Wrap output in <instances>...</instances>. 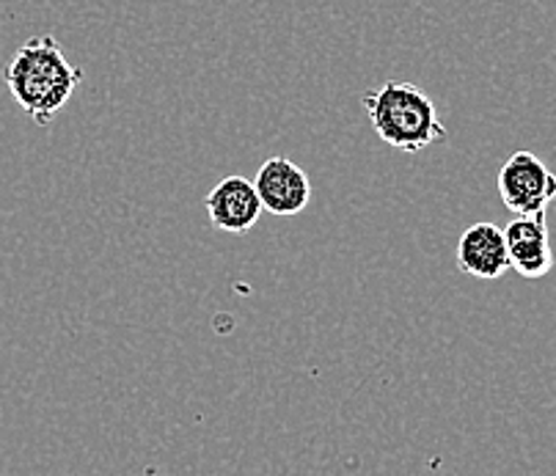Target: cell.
<instances>
[{
    "label": "cell",
    "mask_w": 556,
    "mask_h": 476,
    "mask_svg": "<svg viewBox=\"0 0 556 476\" xmlns=\"http://www.w3.org/2000/svg\"><path fill=\"white\" fill-rule=\"evenodd\" d=\"M256 196L262 201V210L276 215V218H292L301 215L312 201V183L308 174L290 158H270L262 163L254 179Z\"/></svg>",
    "instance_id": "4"
},
{
    "label": "cell",
    "mask_w": 556,
    "mask_h": 476,
    "mask_svg": "<svg viewBox=\"0 0 556 476\" xmlns=\"http://www.w3.org/2000/svg\"><path fill=\"white\" fill-rule=\"evenodd\" d=\"M362 105L380 141L389 143L391 149L416 154L446 138V127L439 118V111L414 83H386L378 91L364 95Z\"/></svg>",
    "instance_id": "2"
},
{
    "label": "cell",
    "mask_w": 556,
    "mask_h": 476,
    "mask_svg": "<svg viewBox=\"0 0 556 476\" xmlns=\"http://www.w3.org/2000/svg\"><path fill=\"white\" fill-rule=\"evenodd\" d=\"M496 185L504 206L513 215H545L556 199V174L527 149L509 154L507 163L498 168Z\"/></svg>",
    "instance_id": "3"
},
{
    "label": "cell",
    "mask_w": 556,
    "mask_h": 476,
    "mask_svg": "<svg viewBox=\"0 0 556 476\" xmlns=\"http://www.w3.org/2000/svg\"><path fill=\"white\" fill-rule=\"evenodd\" d=\"M207 218L215 229L229 231V235H243L254 229L262 215V201L256 188L245 177H226L215 185L204 199Z\"/></svg>",
    "instance_id": "7"
},
{
    "label": "cell",
    "mask_w": 556,
    "mask_h": 476,
    "mask_svg": "<svg viewBox=\"0 0 556 476\" xmlns=\"http://www.w3.org/2000/svg\"><path fill=\"white\" fill-rule=\"evenodd\" d=\"M455 262L466 276L493 281L509 271V251L504 229H498L491 221L468 226L460 235L455 248Z\"/></svg>",
    "instance_id": "6"
},
{
    "label": "cell",
    "mask_w": 556,
    "mask_h": 476,
    "mask_svg": "<svg viewBox=\"0 0 556 476\" xmlns=\"http://www.w3.org/2000/svg\"><path fill=\"white\" fill-rule=\"evenodd\" d=\"M509 251V271L523 278H545L554 271V251L545 215H515L504 229Z\"/></svg>",
    "instance_id": "5"
},
{
    "label": "cell",
    "mask_w": 556,
    "mask_h": 476,
    "mask_svg": "<svg viewBox=\"0 0 556 476\" xmlns=\"http://www.w3.org/2000/svg\"><path fill=\"white\" fill-rule=\"evenodd\" d=\"M84 77V70L70 64L59 39L50 34L23 41L3 72L9 95L39 127H48L64 111Z\"/></svg>",
    "instance_id": "1"
}]
</instances>
